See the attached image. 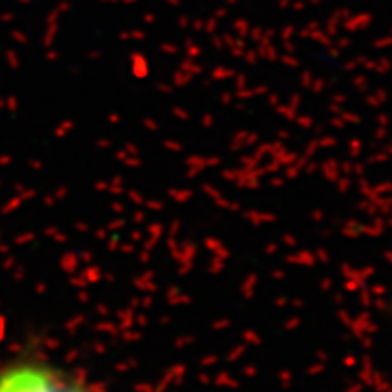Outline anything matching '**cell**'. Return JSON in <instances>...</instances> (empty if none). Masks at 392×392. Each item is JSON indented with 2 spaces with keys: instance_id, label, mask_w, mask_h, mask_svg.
Masks as SVG:
<instances>
[{
  "instance_id": "6da1fadb",
  "label": "cell",
  "mask_w": 392,
  "mask_h": 392,
  "mask_svg": "<svg viewBox=\"0 0 392 392\" xmlns=\"http://www.w3.org/2000/svg\"><path fill=\"white\" fill-rule=\"evenodd\" d=\"M0 392H105L73 372L42 359H24L0 371Z\"/></svg>"
}]
</instances>
